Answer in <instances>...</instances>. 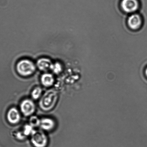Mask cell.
I'll return each instance as SVG.
<instances>
[{
    "mask_svg": "<svg viewBox=\"0 0 147 147\" xmlns=\"http://www.w3.org/2000/svg\"><path fill=\"white\" fill-rule=\"evenodd\" d=\"M58 95L56 91L49 90L41 97L39 102L40 108L44 111L51 110L57 102Z\"/></svg>",
    "mask_w": 147,
    "mask_h": 147,
    "instance_id": "obj_1",
    "label": "cell"
},
{
    "mask_svg": "<svg viewBox=\"0 0 147 147\" xmlns=\"http://www.w3.org/2000/svg\"><path fill=\"white\" fill-rule=\"evenodd\" d=\"M18 74L24 77L32 75L36 70V67L32 61L28 59H23L18 63L16 67Z\"/></svg>",
    "mask_w": 147,
    "mask_h": 147,
    "instance_id": "obj_2",
    "label": "cell"
},
{
    "mask_svg": "<svg viewBox=\"0 0 147 147\" xmlns=\"http://www.w3.org/2000/svg\"><path fill=\"white\" fill-rule=\"evenodd\" d=\"M31 136V143L35 147H45L48 144V137L42 130H35Z\"/></svg>",
    "mask_w": 147,
    "mask_h": 147,
    "instance_id": "obj_3",
    "label": "cell"
},
{
    "mask_svg": "<svg viewBox=\"0 0 147 147\" xmlns=\"http://www.w3.org/2000/svg\"><path fill=\"white\" fill-rule=\"evenodd\" d=\"M20 109L24 116L28 117L32 115L36 110V106L33 101L30 99H26L21 102Z\"/></svg>",
    "mask_w": 147,
    "mask_h": 147,
    "instance_id": "obj_4",
    "label": "cell"
},
{
    "mask_svg": "<svg viewBox=\"0 0 147 147\" xmlns=\"http://www.w3.org/2000/svg\"><path fill=\"white\" fill-rule=\"evenodd\" d=\"M121 6L124 12L132 13L138 10L139 4L137 0H122Z\"/></svg>",
    "mask_w": 147,
    "mask_h": 147,
    "instance_id": "obj_5",
    "label": "cell"
},
{
    "mask_svg": "<svg viewBox=\"0 0 147 147\" xmlns=\"http://www.w3.org/2000/svg\"><path fill=\"white\" fill-rule=\"evenodd\" d=\"M142 20L140 16L138 14H133L128 18L127 24L131 29L137 30L139 29L142 26Z\"/></svg>",
    "mask_w": 147,
    "mask_h": 147,
    "instance_id": "obj_6",
    "label": "cell"
},
{
    "mask_svg": "<svg viewBox=\"0 0 147 147\" xmlns=\"http://www.w3.org/2000/svg\"><path fill=\"white\" fill-rule=\"evenodd\" d=\"M7 119L8 122L13 125L18 124L21 119L20 113L16 108H11L7 114Z\"/></svg>",
    "mask_w": 147,
    "mask_h": 147,
    "instance_id": "obj_7",
    "label": "cell"
},
{
    "mask_svg": "<svg viewBox=\"0 0 147 147\" xmlns=\"http://www.w3.org/2000/svg\"><path fill=\"white\" fill-rule=\"evenodd\" d=\"M55 123L52 118L46 117L40 119V127L42 130L51 131L55 128Z\"/></svg>",
    "mask_w": 147,
    "mask_h": 147,
    "instance_id": "obj_8",
    "label": "cell"
},
{
    "mask_svg": "<svg viewBox=\"0 0 147 147\" xmlns=\"http://www.w3.org/2000/svg\"><path fill=\"white\" fill-rule=\"evenodd\" d=\"M41 82L44 87H50L53 85L55 82V78L53 75L49 73H45L41 76Z\"/></svg>",
    "mask_w": 147,
    "mask_h": 147,
    "instance_id": "obj_9",
    "label": "cell"
},
{
    "mask_svg": "<svg viewBox=\"0 0 147 147\" xmlns=\"http://www.w3.org/2000/svg\"><path fill=\"white\" fill-rule=\"evenodd\" d=\"M52 64L49 59L42 58L39 59L37 62L38 68L40 70L45 71L50 69Z\"/></svg>",
    "mask_w": 147,
    "mask_h": 147,
    "instance_id": "obj_10",
    "label": "cell"
},
{
    "mask_svg": "<svg viewBox=\"0 0 147 147\" xmlns=\"http://www.w3.org/2000/svg\"><path fill=\"white\" fill-rule=\"evenodd\" d=\"M42 90L40 87H36L32 90L31 93V96L33 99L36 100L42 96Z\"/></svg>",
    "mask_w": 147,
    "mask_h": 147,
    "instance_id": "obj_11",
    "label": "cell"
},
{
    "mask_svg": "<svg viewBox=\"0 0 147 147\" xmlns=\"http://www.w3.org/2000/svg\"><path fill=\"white\" fill-rule=\"evenodd\" d=\"M40 119L36 116H31L29 119V124L34 128L40 127Z\"/></svg>",
    "mask_w": 147,
    "mask_h": 147,
    "instance_id": "obj_12",
    "label": "cell"
},
{
    "mask_svg": "<svg viewBox=\"0 0 147 147\" xmlns=\"http://www.w3.org/2000/svg\"><path fill=\"white\" fill-rule=\"evenodd\" d=\"M34 128L30 125H26L24 127L22 132L26 136H31L35 131Z\"/></svg>",
    "mask_w": 147,
    "mask_h": 147,
    "instance_id": "obj_13",
    "label": "cell"
},
{
    "mask_svg": "<svg viewBox=\"0 0 147 147\" xmlns=\"http://www.w3.org/2000/svg\"><path fill=\"white\" fill-rule=\"evenodd\" d=\"M51 69L54 73L59 74L62 70V67L60 64L56 63L54 64H52Z\"/></svg>",
    "mask_w": 147,
    "mask_h": 147,
    "instance_id": "obj_14",
    "label": "cell"
},
{
    "mask_svg": "<svg viewBox=\"0 0 147 147\" xmlns=\"http://www.w3.org/2000/svg\"><path fill=\"white\" fill-rule=\"evenodd\" d=\"M16 136L17 139L19 140H23L25 139V138H26V136L24 135L22 131L17 133Z\"/></svg>",
    "mask_w": 147,
    "mask_h": 147,
    "instance_id": "obj_15",
    "label": "cell"
},
{
    "mask_svg": "<svg viewBox=\"0 0 147 147\" xmlns=\"http://www.w3.org/2000/svg\"><path fill=\"white\" fill-rule=\"evenodd\" d=\"M145 74L146 75V76L147 77V68H146V69L145 70Z\"/></svg>",
    "mask_w": 147,
    "mask_h": 147,
    "instance_id": "obj_16",
    "label": "cell"
}]
</instances>
